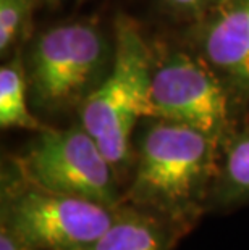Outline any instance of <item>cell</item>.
I'll use <instances>...</instances> for the list:
<instances>
[{"label":"cell","instance_id":"6da1fadb","mask_svg":"<svg viewBox=\"0 0 249 250\" xmlns=\"http://www.w3.org/2000/svg\"><path fill=\"white\" fill-rule=\"evenodd\" d=\"M222 142L191 126L147 118L123 202L186 234L210 208Z\"/></svg>","mask_w":249,"mask_h":250},{"label":"cell","instance_id":"7a4b0ae2","mask_svg":"<svg viewBox=\"0 0 249 250\" xmlns=\"http://www.w3.org/2000/svg\"><path fill=\"white\" fill-rule=\"evenodd\" d=\"M154 54L133 20L118 15L113 23V58L109 73L76 108L86 129L118 174L130 178L135 160V127L156 118L152 102Z\"/></svg>","mask_w":249,"mask_h":250},{"label":"cell","instance_id":"3957f363","mask_svg":"<svg viewBox=\"0 0 249 250\" xmlns=\"http://www.w3.org/2000/svg\"><path fill=\"white\" fill-rule=\"evenodd\" d=\"M112 58L113 42L89 21L42 31L24 55L31 105L42 113L78 108L109 73Z\"/></svg>","mask_w":249,"mask_h":250},{"label":"cell","instance_id":"277c9868","mask_svg":"<svg viewBox=\"0 0 249 250\" xmlns=\"http://www.w3.org/2000/svg\"><path fill=\"white\" fill-rule=\"evenodd\" d=\"M115 208L36 184L13 157L2 167L0 225L39 250H89L112 225Z\"/></svg>","mask_w":249,"mask_h":250},{"label":"cell","instance_id":"5b68a950","mask_svg":"<svg viewBox=\"0 0 249 250\" xmlns=\"http://www.w3.org/2000/svg\"><path fill=\"white\" fill-rule=\"evenodd\" d=\"M156 118L191 126L224 142L238 129L236 95L194 52L168 49L154 57Z\"/></svg>","mask_w":249,"mask_h":250},{"label":"cell","instance_id":"8992f818","mask_svg":"<svg viewBox=\"0 0 249 250\" xmlns=\"http://www.w3.org/2000/svg\"><path fill=\"white\" fill-rule=\"evenodd\" d=\"M13 158L24 176L45 189L110 208L123 202L118 174L79 123L65 129L47 126Z\"/></svg>","mask_w":249,"mask_h":250},{"label":"cell","instance_id":"52a82bcc","mask_svg":"<svg viewBox=\"0 0 249 250\" xmlns=\"http://www.w3.org/2000/svg\"><path fill=\"white\" fill-rule=\"evenodd\" d=\"M194 54L220 76L241 104L249 102V0H228L196 20Z\"/></svg>","mask_w":249,"mask_h":250},{"label":"cell","instance_id":"ba28073f","mask_svg":"<svg viewBox=\"0 0 249 250\" xmlns=\"http://www.w3.org/2000/svg\"><path fill=\"white\" fill-rule=\"evenodd\" d=\"M181 236L162 218L121 202L112 225L89 250H172Z\"/></svg>","mask_w":249,"mask_h":250},{"label":"cell","instance_id":"9c48e42d","mask_svg":"<svg viewBox=\"0 0 249 250\" xmlns=\"http://www.w3.org/2000/svg\"><path fill=\"white\" fill-rule=\"evenodd\" d=\"M249 202V127L236 129L222 142L210 208H228Z\"/></svg>","mask_w":249,"mask_h":250},{"label":"cell","instance_id":"30bf717a","mask_svg":"<svg viewBox=\"0 0 249 250\" xmlns=\"http://www.w3.org/2000/svg\"><path fill=\"white\" fill-rule=\"evenodd\" d=\"M29 87L24 58L20 50L0 68V126L2 129L44 131V126L29 108Z\"/></svg>","mask_w":249,"mask_h":250},{"label":"cell","instance_id":"8fae6325","mask_svg":"<svg viewBox=\"0 0 249 250\" xmlns=\"http://www.w3.org/2000/svg\"><path fill=\"white\" fill-rule=\"evenodd\" d=\"M39 0H0V55L12 57L28 39Z\"/></svg>","mask_w":249,"mask_h":250},{"label":"cell","instance_id":"7c38bea8","mask_svg":"<svg viewBox=\"0 0 249 250\" xmlns=\"http://www.w3.org/2000/svg\"><path fill=\"white\" fill-rule=\"evenodd\" d=\"M160 2L178 17L196 21L212 13L228 0H160Z\"/></svg>","mask_w":249,"mask_h":250},{"label":"cell","instance_id":"4fadbf2b","mask_svg":"<svg viewBox=\"0 0 249 250\" xmlns=\"http://www.w3.org/2000/svg\"><path fill=\"white\" fill-rule=\"evenodd\" d=\"M0 250H39L0 225Z\"/></svg>","mask_w":249,"mask_h":250},{"label":"cell","instance_id":"5bb4252c","mask_svg":"<svg viewBox=\"0 0 249 250\" xmlns=\"http://www.w3.org/2000/svg\"><path fill=\"white\" fill-rule=\"evenodd\" d=\"M47 2H57V0H47Z\"/></svg>","mask_w":249,"mask_h":250}]
</instances>
